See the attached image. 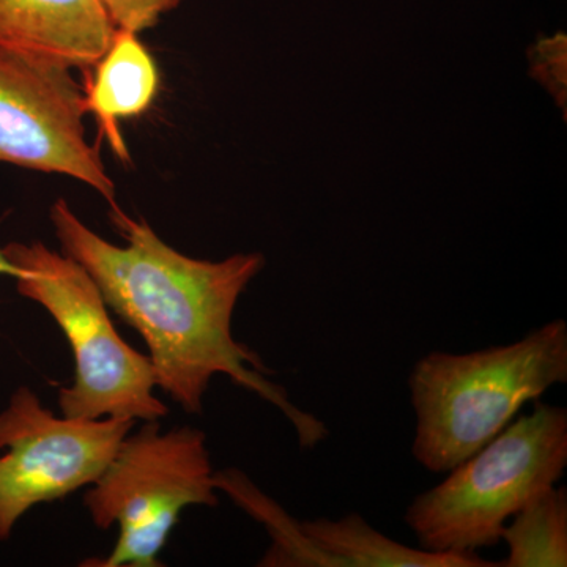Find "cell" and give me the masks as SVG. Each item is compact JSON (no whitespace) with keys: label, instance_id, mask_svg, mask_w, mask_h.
<instances>
[{"label":"cell","instance_id":"8","mask_svg":"<svg viewBox=\"0 0 567 567\" xmlns=\"http://www.w3.org/2000/svg\"><path fill=\"white\" fill-rule=\"evenodd\" d=\"M117 29L100 0H0V48L91 70Z\"/></svg>","mask_w":567,"mask_h":567},{"label":"cell","instance_id":"10","mask_svg":"<svg viewBox=\"0 0 567 567\" xmlns=\"http://www.w3.org/2000/svg\"><path fill=\"white\" fill-rule=\"evenodd\" d=\"M301 566L330 567H498L477 554H435L395 543L360 514L298 522Z\"/></svg>","mask_w":567,"mask_h":567},{"label":"cell","instance_id":"6","mask_svg":"<svg viewBox=\"0 0 567 567\" xmlns=\"http://www.w3.org/2000/svg\"><path fill=\"white\" fill-rule=\"evenodd\" d=\"M136 421L54 415L29 386L0 412V543L33 506L92 486Z\"/></svg>","mask_w":567,"mask_h":567},{"label":"cell","instance_id":"5","mask_svg":"<svg viewBox=\"0 0 567 567\" xmlns=\"http://www.w3.org/2000/svg\"><path fill=\"white\" fill-rule=\"evenodd\" d=\"M142 423L85 492L93 525H118V539L110 555L82 567L163 566L159 554L183 509L219 505L205 432L192 425L162 432L159 420Z\"/></svg>","mask_w":567,"mask_h":567},{"label":"cell","instance_id":"12","mask_svg":"<svg viewBox=\"0 0 567 567\" xmlns=\"http://www.w3.org/2000/svg\"><path fill=\"white\" fill-rule=\"evenodd\" d=\"M567 39L558 32L544 37L529 50V69L533 78L554 95L559 106L566 107Z\"/></svg>","mask_w":567,"mask_h":567},{"label":"cell","instance_id":"11","mask_svg":"<svg viewBox=\"0 0 567 567\" xmlns=\"http://www.w3.org/2000/svg\"><path fill=\"white\" fill-rule=\"evenodd\" d=\"M507 557L498 567L567 566V488L540 492L502 529Z\"/></svg>","mask_w":567,"mask_h":567},{"label":"cell","instance_id":"7","mask_svg":"<svg viewBox=\"0 0 567 567\" xmlns=\"http://www.w3.org/2000/svg\"><path fill=\"white\" fill-rule=\"evenodd\" d=\"M84 85L69 63L0 48V163L65 175L115 204V185L85 136Z\"/></svg>","mask_w":567,"mask_h":567},{"label":"cell","instance_id":"14","mask_svg":"<svg viewBox=\"0 0 567 567\" xmlns=\"http://www.w3.org/2000/svg\"><path fill=\"white\" fill-rule=\"evenodd\" d=\"M18 274H20L18 268L7 259L6 252L0 248V276H10V278L14 279Z\"/></svg>","mask_w":567,"mask_h":567},{"label":"cell","instance_id":"3","mask_svg":"<svg viewBox=\"0 0 567 567\" xmlns=\"http://www.w3.org/2000/svg\"><path fill=\"white\" fill-rule=\"evenodd\" d=\"M567 466V410L536 401L445 481L413 498L406 527L420 548L477 554L502 543L509 518L540 492L557 486Z\"/></svg>","mask_w":567,"mask_h":567},{"label":"cell","instance_id":"2","mask_svg":"<svg viewBox=\"0 0 567 567\" xmlns=\"http://www.w3.org/2000/svg\"><path fill=\"white\" fill-rule=\"evenodd\" d=\"M566 383L563 319L513 344L425 354L409 377L416 415L413 457L427 472L447 473L513 423L525 405Z\"/></svg>","mask_w":567,"mask_h":567},{"label":"cell","instance_id":"4","mask_svg":"<svg viewBox=\"0 0 567 567\" xmlns=\"http://www.w3.org/2000/svg\"><path fill=\"white\" fill-rule=\"evenodd\" d=\"M18 268L17 290L40 305L61 328L74 358V380L59 391L62 415L74 420H162L148 354L123 341L99 286L76 260L41 241L3 246Z\"/></svg>","mask_w":567,"mask_h":567},{"label":"cell","instance_id":"13","mask_svg":"<svg viewBox=\"0 0 567 567\" xmlns=\"http://www.w3.org/2000/svg\"><path fill=\"white\" fill-rule=\"evenodd\" d=\"M117 31L141 33L155 28L183 0H100Z\"/></svg>","mask_w":567,"mask_h":567},{"label":"cell","instance_id":"9","mask_svg":"<svg viewBox=\"0 0 567 567\" xmlns=\"http://www.w3.org/2000/svg\"><path fill=\"white\" fill-rule=\"evenodd\" d=\"M85 73V111L95 115L112 151L128 159L118 122L151 110L159 92L158 65L140 33L115 31L110 48Z\"/></svg>","mask_w":567,"mask_h":567},{"label":"cell","instance_id":"1","mask_svg":"<svg viewBox=\"0 0 567 567\" xmlns=\"http://www.w3.org/2000/svg\"><path fill=\"white\" fill-rule=\"evenodd\" d=\"M51 224L62 252L84 267L104 303L144 339L156 388L189 415H200L213 377L259 394L297 431L301 447L327 439L322 421L290 402L267 379L262 358L234 338L235 308L265 267L260 252L223 260L185 256L164 244L145 219L112 212L126 245L111 244L84 224L65 199L51 207Z\"/></svg>","mask_w":567,"mask_h":567}]
</instances>
